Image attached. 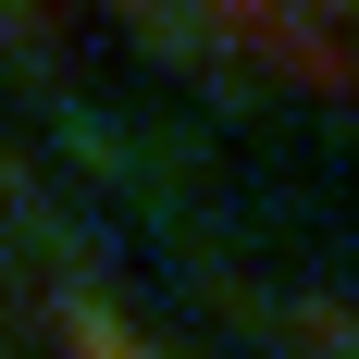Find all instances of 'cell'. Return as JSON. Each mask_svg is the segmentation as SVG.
<instances>
[{
  "instance_id": "1",
  "label": "cell",
  "mask_w": 359,
  "mask_h": 359,
  "mask_svg": "<svg viewBox=\"0 0 359 359\" xmlns=\"http://www.w3.org/2000/svg\"><path fill=\"white\" fill-rule=\"evenodd\" d=\"M211 13L297 74H347V0H211Z\"/></svg>"
}]
</instances>
